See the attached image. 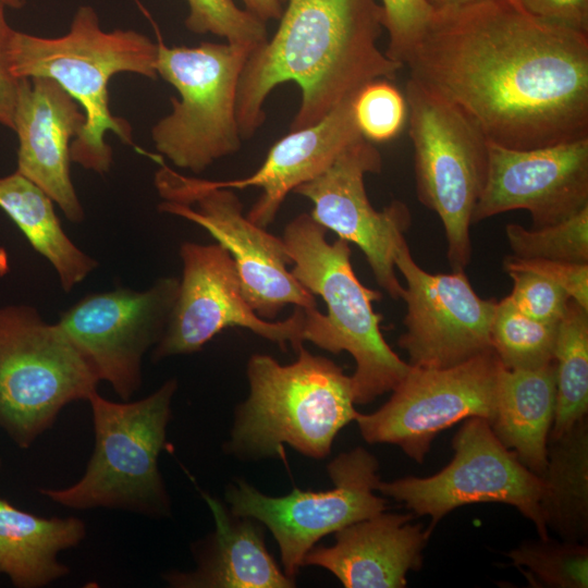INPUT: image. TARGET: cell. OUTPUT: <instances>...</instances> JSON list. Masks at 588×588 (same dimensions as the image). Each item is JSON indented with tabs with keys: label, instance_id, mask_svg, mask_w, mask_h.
Segmentation results:
<instances>
[{
	"label": "cell",
	"instance_id": "cell-1",
	"mask_svg": "<svg viewBox=\"0 0 588 588\" xmlns=\"http://www.w3.org/2000/svg\"><path fill=\"white\" fill-rule=\"evenodd\" d=\"M405 65L490 143L532 149L588 137V34L518 0L433 10Z\"/></svg>",
	"mask_w": 588,
	"mask_h": 588
},
{
	"label": "cell",
	"instance_id": "cell-2",
	"mask_svg": "<svg viewBox=\"0 0 588 588\" xmlns=\"http://www.w3.org/2000/svg\"><path fill=\"white\" fill-rule=\"evenodd\" d=\"M279 27L254 49L241 74L236 118L248 139L266 120L264 105L277 86L294 82L301 105L290 131L322 120L365 84L393 81L401 63L378 47L383 10L378 0H287Z\"/></svg>",
	"mask_w": 588,
	"mask_h": 588
},
{
	"label": "cell",
	"instance_id": "cell-3",
	"mask_svg": "<svg viewBox=\"0 0 588 588\" xmlns=\"http://www.w3.org/2000/svg\"><path fill=\"white\" fill-rule=\"evenodd\" d=\"M158 42L135 32H105L96 11L82 5L69 32L45 38L14 30L11 70L17 78L45 76L59 83L82 107L85 125L70 147L71 160L99 174L110 171L112 149L105 135L113 132L131 145L130 123L110 111L108 84L121 72L157 78Z\"/></svg>",
	"mask_w": 588,
	"mask_h": 588
},
{
	"label": "cell",
	"instance_id": "cell-4",
	"mask_svg": "<svg viewBox=\"0 0 588 588\" xmlns=\"http://www.w3.org/2000/svg\"><path fill=\"white\" fill-rule=\"evenodd\" d=\"M327 231L302 213L286 224L282 236L292 259L291 273L327 305V314L305 309L304 341L333 354L350 353L356 365L351 376L354 402L367 404L392 391L411 365L381 333L383 316L372 307L381 293L358 280L350 243L342 238L329 243Z\"/></svg>",
	"mask_w": 588,
	"mask_h": 588
},
{
	"label": "cell",
	"instance_id": "cell-5",
	"mask_svg": "<svg viewBox=\"0 0 588 588\" xmlns=\"http://www.w3.org/2000/svg\"><path fill=\"white\" fill-rule=\"evenodd\" d=\"M281 365L255 354L247 364L249 394L237 407L229 450L245 458L283 456L284 444L323 458L338 432L355 419L351 377L303 345Z\"/></svg>",
	"mask_w": 588,
	"mask_h": 588
},
{
	"label": "cell",
	"instance_id": "cell-6",
	"mask_svg": "<svg viewBox=\"0 0 588 588\" xmlns=\"http://www.w3.org/2000/svg\"><path fill=\"white\" fill-rule=\"evenodd\" d=\"M175 379L135 402H112L95 391L88 397L96 444L83 477L62 489L40 492L65 507H117L152 516L169 514L158 468L166 442Z\"/></svg>",
	"mask_w": 588,
	"mask_h": 588
},
{
	"label": "cell",
	"instance_id": "cell-7",
	"mask_svg": "<svg viewBox=\"0 0 588 588\" xmlns=\"http://www.w3.org/2000/svg\"><path fill=\"white\" fill-rule=\"evenodd\" d=\"M253 50L226 41L196 47L158 42L157 74L180 98H171L172 111L154 125L151 138L175 167L201 173L240 150L237 87Z\"/></svg>",
	"mask_w": 588,
	"mask_h": 588
},
{
	"label": "cell",
	"instance_id": "cell-8",
	"mask_svg": "<svg viewBox=\"0 0 588 588\" xmlns=\"http://www.w3.org/2000/svg\"><path fill=\"white\" fill-rule=\"evenodd\" d=\"M99 377L59 323L32 306L0 307V427L21 448L66 404L88 400Z\"/></svg>",
	"mask_w": 588,
	"mask_h": 588
},
{
	"label": "cell",
	"instance_id": "cell-9",
	"mask_svg": "<svg viewBox=\"0 0 588 588\" xmlns=\"http://www.w3.org/2000/svg\"><path fill=\"white\" fill-rule=\"evenodd\" d=\"M405 99L417 198L442 222L450 266L464 270L471 260V217L487 177L489 140L461 110L412 78Z\"/></svg>",
	"mask_w": 588,
	"mask_h": 588
},
{
	"label": "cell",
	"instance_id": "cell-10",
	"mask_svg": "<svg viewBox=\"0 0 588 588\" xmlns=\"http://www.w3.org/2000/svg\"><path fill=\"white\" fill-rule=\"evenodd\" d=\"M155 186L164 199L160 211L204 228L229 252L243 295L259 317L272 321L287 305L317 308L314 294L289 270L292 259L284 241L253 223L232 189L182 175L166 164L157 171Z\"/></svg>",
	"mask_w": 588,
	"mask_h": 588
},
{
	"label": "cell",
	"instance_id": "cell-11",
	"mask_svg": "<svg viewBox=\"0 0 588 588\" xmlns=\"http://www.w3.org/2000/svg\"><path fill=\"white\" fill-rule=\"evenodd\" d=\"M452 461L439 473L379 482L377 491L403 502L417 515H429L430 530L451 511L474 503L516 507L531 520L539 538L549 537L541 513L542 478L530 471L494 434L482 417H469L457 430Z\"/></svg>",
	"mask_w": 588,
	"mask_h": 588
},
{
	"label": "cell",
	"instance_id": "cell-12",
	"mask_svg": "<svg viewBox=\"0 0 588 588\" xmlns=\"http://www.w3.org/2000/svg\"><path fill=\"white\" fill-rule=\"evenodd\" d=\"M377 458L363 448L336 456L328 465L334 487L327 491L297 488L283 497L261 493L244 480L226 490L231 512L262 523L281 553L283 572L296 576L306 554L326 535L375 516L387 501L375 493L380 478Z\"/></svg>",
	"mask_w": 588,
	"mask_h": 588
},
{
	"label": "cell",
	"instance_id": "cell-13",
	"mask_svg": "<svg viewBox=\"0 0 588 588\" xmlns=\"http://www.w3.org/2000/svg\"><path fill=\"white\" fill-rule=\"evenodd\" d=\"M492 348L448 368L411 366L389 401L355 421L368 443H390L422 463L434 438L469 417L491 422L499 372Z\"/></svg>",
	"mask_w": 588,
	"mask_h": 588
},
{
	"label": "cell",
	"instance_id": "cell-14",
	"mask_svg": "<svg viewBox=\"0 0 588 588\" xmlns=\"http://www.w3.org/2000/svg\"><path fill=\"white\" fill-rule=\"evenodd\" d=\"M180 257L183 271L176 299L154 360L198 352L231 327L247 329L282 350L303 345L305 309L295 307L282 321L259 317L243 295L231 255L220 244L185 242Z\"/></svg>",
	"mask_w": 588,
	"mask_h": 588
},
{
	"label": "cell",
	"instance_id": "cell-15",
	"mask_svg": "<svg viewBox=\"0 0 588 588\" xmlns=\"http://www.w3.org/2000/svg\"><path fill=\"white\" fill-rule=\"evenodd\" d=\"M180 279L162 277L144 291L91 293L63 311L59 324L99 380L128 401L142 383V360L168 326Z\"/></svg>",
	"mask_w": 588,
	"mask_h": 588
},
{
	"label": "cell",
	"instance_id": "cell-16",
	"mask_svg": "<svg viewBox=\"0 0 588 588\" xmlns=\"http://www.w3.org/2000/svg\"><path fill=\"white\" fill-rule=\"evenodd\" d=\"M394 265L406 282L401 295L406 303V331L397 344L408 354L411 366L448 368L492 348L497 302L479 297L464 270L425 271L405 237L395 247Z\"/></svg>",
	"mask_w": 588,
	"mask_h": 588
},
{
	"label": "cell",
	"instance_id": "cell-17",
	"mask_svg": "<svg viewBox=\"0 0 588 588\" xmlns=\"http://www.w3.org/2000/svg\"><path fill=\"white\" fill-rule=\"evenodd\" d=\"M381 168L379 150L371 142L359 137L324 171L293 193L314 204L310 216L315 221L359 247L378 284L396 299L404 286L395 273L394 252L412 217L406 204L400 200H393L381 211L370 204L365 175L379 173Z\"/></svg>",
	"mask_w": 588,
	"mask_h": 588
},
{
	"label": "cell",
	"instance_id": "cell-18",
	"mask_svg": "<svg viewBox=\"0 0 588 588\" xmlns=\"http://www.w3.org/2000/svg\"><path fill=\"white\" fill-rule=\"evenodd\" d=\"M488 171L471 223L517 209L531 229L561 222L588 206V137L532 149L488 145Z\"/></svg>",
	"mask_w": 588,
	"mask_h": 588
},
{
	"label": "cell",
	"instance_id": "cell-19",
	"mask_svg": "<svg viewBox=\"0 0 588 588\" xmlns=\"http://www.w3.org/2000/svg\"><path fill=\"white\" fill-rule=\"evenodd\" d=\"M85 121L79 103L52 78H21L13 125L19 138L16 171L74 223H81L85 213L70 175V140Z\"/></svg>",
	"mask_w": 588,
	"mask_h": 588
},
{
	"label": "cell",
	"instance_id": "cell-20",
	"mask_svg": "<svg viewBox=\"0 0 588 588\" xmlns=\"http://www.w3.org/2000/svg\"><path fill=\"white\" fill-rule=\"evenodd\" d=\"M413 514L381 512L335 532V543L314 547L303 566L331 572L346 588H403L406 575L422 565L432 532L413 524Z\"/></svg>",
	"mask_w": 588,
	"mask_h": 588
},
{
	"label": "cell",
	"instance_id": "cell-21",
	"mask_svg": "<svg viewBox=\"0 0 588 588\" xmlns=\"http://www.w3.org/2000/svg\"><path fill=\"white\" fill-rule=\"evenodd\" d=\"M354 95L314 125L290 131L275 142L262 164L252 175L208 182L215 187L230 189L252 186L261 188V195L246 217L266 229L273 222L291 192L324 171L343 149L363 137L353 115Z\"/></svg>",
	"mask_w": 588,
	"mask_h": 588
},
{
	"label": "cell",
	"instance_id": "cell-22",
	"mask_svg": "<svg viewBox=\"0 0 588 588\" xmlns=\"http://www.w3.org/2000/svg\"><path fill=\"white\" fill-rule=\"evenodd\" d=\"M215 532L201 549L191 573L166 576L171 586L184 588H289L295 580L275 564L265 546L257 520L233 514L219 500L204 493Z\"/></svg>",
	"mask_w": 588,
	"mask_h": 588
},
{
	"label": "cell",
	"instance_id": "cell-23",
	"mask_svg": "<svg viewBox=\"0 0 588 588\" xmlns=\"http://www.w3.org/2000/svg\"><path fill=\"white\" fill-rule=\"evenodd\" d=\"M556 403L553 362L535 369L501 367L490 426L534 474L542 476Z\"/></svg>",
	"mask_w": 588,
	"mask_h": 588
},
{
	"label": "cell",
	"instance_id": "cell-24",
	"mask_svg": "<svg viewBox=\"0 0 588 588\" xmlns=\"http://www.w3.org/2000/svg\"><path fill=\"white\" fill-rule=\"evenodd\" d=\"M85 534L76 517L44 518L0 499V573L17 587L48 585L69 573L59 552L77 546Z\"/></svg>",
	"mask_w": 588,
	"mask_h": 588
},
{
	"label": "cell",
	"instance_id": "cell-25",
	"mask_svg": "<svg viewBox=\"0 0 588 588\" xmlns=\"http://www.w3.org/2000/svg\"><path fill=\"white\" fill-rule=\"evenodd\" d=\"M540 513L546 528L562 540L586 542L588 536L587 417L549 438Z\"/></svg>",
	"mask_w": 588,
	"mask_h": 588
},
{
	"label": "cell",
	"instance_id": "cell-26",
	"mask_svg": "<svg viewBox=\"0 0 588 588\" xmlns=\"http://www.w3.org/2000/svg\"><path fill=\"white\" fill-rule=\"evenodd\" d=\"M0 208L33 248L51 264L64 292H70L97 268L98 262L62 229L53 200L20 172L0 177Z\"/></svg>",
	"mask_w": 588,
	"mask_h": 588
},
{
	"label": "cell",
	"instance_id": "cell-27",
	"mask_svg": "<svg viewBox=\"0 0 588 588\" xmlns=\"http://www.w3.org/2000/svg\"><path fill=\"white\" fill-rule=\"evenodd\" d=\"M553 365L556 403L549 438L561 436L588 412V310L572 298L558 323Z\"/></svg>",
	"mask_w": 588,
	"mask_h": 588
},
{
	"label": "cell",
	"instance_id": "cell-28",
	"mask_svg": "<svg viewBox=\"0 0 588 588\" xmlns=\"http://www.w3.org/2000/svg\"><path fill=\"white\" fill-rule=\"evenodd\" d=\"M558 323L532 319L505 296L497 302L491 329V347L507 369H535L553 362Z\"/></svg>",
	"mask_w": 588,
	"mask_h": 588
},
{
	"label": "cell",
	"instance_id": "cell-29",
	"mask_svg": "<svg viewBox=\"0 0 588 588\" xmlns=\"http://www.w3.org/2000/svg\"><path fill=\"white\" fill-rule=\"evenodd\" d=\"M506 555L532 587H588V547L584 542L539 538L522 542Z\"/></svg>",
	"mask_w": 588,
	"mask_h": 588
},
{
	"label": "cell",
	"instance_id": "cell-30",
	"mask_svg": "<svg viewBox=\"0 0 588 588\" xmlns=\"http://www.w3.org/2000/svg\"><path fill=\"white\" fill-rule=\"evenodd\" d=\"M505 235L517 258L588 264V206L561 222L538 229L510 223Z\"/></svg>",
	"mask_w": 588,
	"mask_h": 588
},
{
	"label": "cell",
	"instance_id": "cell-31",
	"mask_svg": "<svg viewBox=\"0 0 588 588\" xmlns=\"http://www.w3.org/2000/svg\"><path fill=\"white\" fill-rule=\"evenodd\" d=\"M186 28L195 34H212L226 42L256 49L268 39L266 23L233 0H186Z\"/></svg>",
	"mask_w": 588,
	"mask_h": 588
},
{
	"label": "cell",
	"instance_id": "cell-32",
	"mask_svg": "<svg viewBox=\"0 0 588 588\" xmlns=\"http://www.w3.org/2000/svg\"><path fill=\"white\" fill-rule=\"evenodd\" d=\"M352 108L360 135L371 143L395 138L407 118L405 96L387 78L362 86L353 96Z\"/></svg>",
	"mask_w": 588,
	"mask_h": 588
},
{
	"label": "cell",
	"instance_id": "cell-33",
	"mask_svg": "<svg viewBox=\"0 0 588 588\" xmlns=\"http://www.w3.org/2000/svg\"><path fill=\"white\" fill-rule=\"evenodd\" d=\"M389 42L385 56L402 65L422 36L433 13L426 0H380Z\"/></svg>",
	"mask_w": 588,
	"mask_h": 588
},
{
	"label": "cell",
	"instance_id": "cell-34",
	"mask_svg": "<svg viewBox=\"0 0 588 588\" xmlns=\"http://www.w3.org/2000/svg\"><path fill=\"white\" fill-rule=\"evenodd\" d=\"M513 287L506 297L524 315L549 323H559L571 299L561 286L529 271L507 272Z\"/></svg>",
	"mask_w": 588,
	"mask_h": 588
},
{
	"label": "cell",
	"instance_id": "cell-35",
	"mask_svg": "<svg viewBox=\"0 0 588 588\" xmlns=\"http://www.w3.org/2000/svg\"><path fill=\"white\" fill-rule=\"evenodd\" d=\"M503 268L510 271H529L542 275L561 286L583 308L588 310V264L522 259L506 256Z\"/></svg>",
	"mask_w": 588,
	"mask_h": 588
},
{
	"label": "cell",
	"instance_id": "cell-36",
	"mask_svg": "<svg viewBox=\"0 0 588 588\" xmlns=\"http://www.w3.org/2000/svg\"><path fill=\"white\" fill-rule=\"evenodd\" d=\"M5 8L0 0V124L13 130L21 78L11 70L10 45L14 29L8 23Z\"/></svg>",
	"mask_w": 588,
	"mask_h": 588
},
{
	"label": "cell",
	"instance_id": "cell-37",
	"mask_svg": "<svg viewBox=\"0 0 588 588\" xmlns=\"http://www.w3.org/2000/svg\"><path fill=\"white\" fill-rule=\"evenodd\" d=\"M530 14L588 34V0H518Z\"/></svg>",
	"mask_w": 588,
	"mask_h": 588
},
{
	"label": "cell",
	"instance_id": "cell-38",
	"mask_svg": "<svg viewBox=\"0 0 588 588\" xmlns=\"http://www.w3.org/2000/svg\"><path fill=\"white\" fill-rule=\"evenodd\" d=\"M245 10L267 23L271 20H280L283 8L280 0H242Z\"/></svg>",
	"mask_w": 588,
	"mask_h": 588
},
{
	"label": "cell",
	"instance_id": "cell-39",
	"mask_svg": "<svg viewBox=\"0 0 588 588\" xmlns=\"http://www.w3.org/2000/svg\"><path fill=\"white\" fill-rule=\"evenodd\" d=\"M426 1L432 7L433 10H436V9H441L449 5L457 4L461 2H465L468 0H426Z\"/></svg>",
	"mask_w": 588,
	"mask_h": 588
},
{
	"label": "cell",
	"instance_id": "cell-40",
	"mask_svg": "<svg viewBox=\"0 0 588 588\" xmlns=\"http://www.w3.org/2000/svg\"><path fill=\"white\" fill-rule=\"evenodd\" d=\"M7 8L21 9L25 5V0H1Z\"/></svg>",
	"mask_w": 588,
	"mask_h": 588
},
{
	"label": "cell",
	"instance_id": "cell-41",
	"mask_svg": "<svg viewBox=\"0 0 588 588\" xmlns=\"http://www.w3.org/2000/svg\"><path fill=\"white\" fill-rule=\"evenodd\" d=\"M280 1H281V2H284V1H285V2H286L287 0H280Z\"/></svg>",
	"mask_w": 588,
	"mask_h": 588
},
{
	"label": "cell",
	"instance_id": "cell-42",
	"mask_svg": "<svg viewBox=\"0 0 588 588\" xmlns=\"http://www.w3.org/2000/svg\"><path fill=\"white\" fill-rule=\"evenodd\" d=\"M0 465H1V461H0Z\"/></svg>",
	"mask_w": 588,
	"mask_h": 588
}]
</instances>
